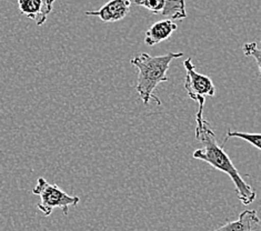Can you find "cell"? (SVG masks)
Wrapping results in <instances>:
<instances>
[{
    "label": "cell",
    "instance_id": "6da1fadb",
    "mask_svg": "<svg viewBox=\"0 0 261 231\" xmlns=\"http://www.w3.org/2000/svg\"><path fill=\"white\" fill-rule=\"evenodd\" d=\"M196 138L203 143V147L195 150L192 157L207 162L211 167H214L215 169L227 173L234 184L236 193H237V197L242 204L248 206L256 200V190L242 179L237 168L232 164L231 159L229 158V156L223 150V148L217 143L216 135L213 128L210 127L209 122L206 123L204 128L196 136Z\"/></svg>",
    "mask_w": 261,
    "mask_h": 231
},
{
    "label": "cell",
    "instance_id": "7a4b0ae2",
    "mask_svg": "<svg viewBox=\"0 0 261 231\" xmlns=\"http://www.w3.org/2000/svg\"><path fill=\"white\" fill-rule=\"evenodd\" d=\"M182 53H168L163 56H150L147 53H141L134 57L130 62L138 69V83L136 89L144 105H148L151 100L161 105L160 99L153 95L158 85L169 80L167 72L172 60L181 58Z\"/></svg>",
    "mask_w": 261,
    "mask_h": 231
},
{
    "label": "cell",
    "instance_id": "3957f363",
    "mask_svg": "<svg viewBox=\"0 0 261 231\" xmlns=\"http://www.w3.org/2000/svg\"><path fill=\"white\" fill-rule=\"evenodd\" d=\"M184 66L186 68L185 89L189 98L198 104V111L196 115V136L206 126L207 121L203 119V108L207 97H214L216 93V87L206 74L196 71L195 65L191 62V58L185 60Z\"/></svg>",
    "mask_w": 261,
    "mask_h": 231
},
{
    "label": "cell",
    "instance_id": "277c9868",
    "mask_svg": "<svg viewBox=\"0 0 261 231\" xmlns=\"http://www.w3.org/2000/svg\"><path fill=\"white\" fill-rule=\"evenodd\" d=\"M33 193L40 197L38 209L45 217L50 216L55 208H60L65 215H68L69 207H76L80 202L79 197L69 195L61 190L57 185L49 184L42 177H39L37 180V185L33 189Z\"/></svg>",
    "mask_w": 261,
    "mask_h": 231
},
{
    "label": "cell",
    "instance_id": "5b68a950",
    "mask_svg": "<svg viewBox=\"0 0 261 231\" xmlns=\"http://www.w3.org/2000/svg\"><path fill=\"white\" fill-rule=\"evenodd\" d=\"M132 5L145 7L156 15H163L170 20L187 17L185 0H132Z\"/></svg>",
    "mask_w": 261,
    "mask_h": 231
},
{
    "label": "cell",
    "instance_id": "8992f818",
    "mask_svg": "<svg viewBox=\"0 0 261 231\" xmlns=\"http://www.w3.org/2000/svg\"><path fill=\"white\" fill-rule=\"evenodd\" d=\"M55 0H18V8L22 15L42 26L51 14Z\"/></svg>",
    "mask_w": 261,
    "mask_h": 231
},
{
    "label": "cell",
    "instance_id": "52a82bcc",
    "mask_svg": "<svg viewBox=\"0 0 261 231\" xmlns=\"http://www.w3.org/2000/svg\"><path fill=\"white\" fill-rule=\"evenodd\" d=\"M132 0H110L100 9L87 11V16L98 17L103 22H116L122 20L130 11Z\"/></svg>",
    "mask_w": 261,
    "mask_h": 231
},
{
    "label": "cell",
    "instance_id": "ba28073f",
    "mask_svg": "<svg viewBox=\"0 0 261 231\" xmlns=\"http://www.w3.org/2000/svg\"><path fill=\"white\" fill-rule=\"evenodd\" d=\"M178 26L170 19H165L153 23L152 26L146 31L145 42L148 46L158 45L161 41L169 38L173 34V31L177 30Z\"/></svg>",
    "mask_w": 261,
    "mask_h": 231
},
{
    "label": "cell",
    "instance_id": "9c48e42d",
    "mask_svg": "<svg viewBox=\"0 0 261 231\" xmlns=\"http://www.w3.org/2000/svg\"><path fill=\"white\" fill-rule=\"evenodd\" d=\"M260 226V219L256 210L242 211L239 219L233 222H228L222 227L214 231H256Z\"/></svg>",
    "mask_w": 261,
    "mask_h": 231
},
{
    "label": "cell",
    "instance_id": "30bf717a",
    "mask_svg": "<svg viewBox=\"0 0 261 231\" xmlns=\"http://www.w3.org/2000/svg\"><path fill=\"white\" fill-rule=\"evenodd\" d=\"M240 138L247 142H249L250 145L256 147L259 150H261V134H249V133H239V131H231L228 130L227 138L225 141H227L229 138Z\"/></svg>",
    "mask_w": 261,
    "mask_h": 231
},
{
    "label": "cell",
    "instance_id": "8fae6325",
    "mask_svg": "<svg viewBox=\"0 0 261 231\" xmlns=\"http://www.w3.org/2000/svg\"><path fill=\"white\" fill-rule=\"evenodd\" d=\"M242 50H244V54L247 57H252L256 60L259 72L261 74V41L259 46L257 42H247L242 46Z\"/></svg>",
    "mask_w": 261,
    "mask_h": 231
}]
</instances>
